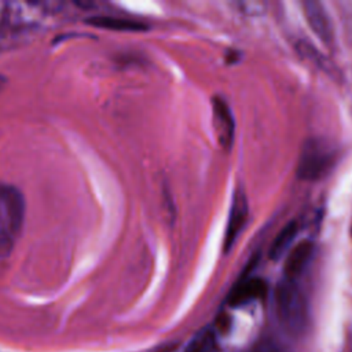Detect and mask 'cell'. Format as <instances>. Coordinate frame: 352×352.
<instances>
[{"label": "cell", "mask_w": 352, "mask_h": 352, "mask_svg": "<svg viewBox=\"0 0 352 352\" xmlns=\"http://www.w3.org/2000/svg\"><path fill=\"white\" fill-rule=\"evenodd\" d=\"M274 307L276 319L286 331L292 334L304 331L308 322V305L294 279L283 278L276 285Z\"/></svg>", "instance_id": "obj_1"}, {"label": "cell", "mask_w": 352, "mask_h": 352, "mask_svg": "<svg viewBox=\"0 0 352 352\" xmlns=\"http://www.w3.org/2000/svg\"><path fill=\"white\" fill-rule=\"evenodd\" d=\"M25 198L11 184L0 183V257L14 249L25 220Z\"/></svg>", "instance_id": "obj_2"}, {"label": "cell", "mask_w": 352, "mask_h": 352, "mask_svg": "<svg viewBox=\"0 0 352 352\" xmlns=\"http://www.w3.org/2000/svg\"><path fill=\"white\" fill-rule=\"evenodd\" d=\"M338 148L327 139L311 138L300 151L297 161V176L301 180L314 182L324 177L336 166Z\"/></svg>", "instance_id": "obj_3"}, {"label": "cell", "mask_w": 352, "mask_h": 352, "mask_svg": "<svg viewBox=\"0 0 352 352\" xmlns=\"http://www.w3.org/2000/svg\"><path fill=\"white\" fill-rule=\"evenodd\" d=\"M249 216V204L248 197L243 191V188H235L232 194V202L230 206L228 213V221L224 232V241H223V250L224 253H228L232 246L235 245L238 236L241 235L242 230L246 226Z\"/></svg>", "instance_id": "obj_4"}, {"label": "cell", "mask_w": 352, "mask_h": 352, "mask_svg": "<svg viewBox=\"0 0 352 352\" xmlns=\"http://www.w3.org/2000/svg\"><path fill=\"white\" fill-rule=\"evenodd\" d=\"M212 120L219 144L228 151L235 139V120L230 104L221 96L212 98Z\"/></svg>", "instance_id": "obj_5"}, {"label": "cell", "mask_w": 352, "mask_h": 352, "mask_svg": "<svg viewBox=\"0 0 352 352\" xmlns=\"http://www.w3.org/2000/svg\"><path fill=\"white\" fill-rule=\"evenodd\" d=\"M301 7L312 32L322 43H324L326 45H331L334 43V30L324 6L319 1L308 0L301 3Z\"/></svg>", "instance_id": "obj_6"}, {"label": "cell", "mask_w": 352, "mask_h": 352, "mask_svg": "<svg viewBox=\"0 0 352 352\" xmlns=\"http://www.w3.org/2000/svg\"><path fill=\"white\" fill-rule=\"evenodd\" d=\"M267 292V283L257 276L242 278L231 290L228 302L234 307L249 304L261 298Z\"/></svg>", "instance_id": "obj_7"}, {"label": "cell", "mask_w": 352, "mask_h": 352, "mask_svg": "<svg viewBox=\"0 0 352 352\" xmlns=\"http://www.w3.org/2000/svg\"><path fill=\"white\" fill-rule=\"evenodd\" d=\"M314 242L304 239L292 248L285 260V278L296 279L308 265L314 256Z\"/></svg>", "instance_id": "obj_8"}, {"label": "cell", "mask_w": 352, "mask_h": 352, "mask_svg": "<svg viewBox=\"0 0 352 352\" xmlns=\"http://www.w3.org/2000/svg\"><path fill=\"white\" fill-rule=\"evenodd\" d=\"M85 23L98 29L116 30V32H143L148 29V25L114 15H92L85 19Z\"/></svg>", "instance_id": "obj_9"}, {"label": "cell", "mask_w": 352, "mask_h": 352, "mask_svg": "<svg viewBox=\"0 0 352 352\" xmlns=\"http://www.w3.org/2000/svg\"><path fill=\"white\" fill-rule=\"evenodd\" d=\"M298 232V224L297 221H289L286 226H283V228L278 232V235L275 236V239L272 241L270 250H268V256L272 260H278L286 252H289L296 235Z\"/></svg>", "instance_id": "obj_10"}, {"label": "cell", "mask_w": 352, "mask_h": 352, "mask_svg": "<svg viewBox=\"0 0 352 352\" xmlns=\"http://www.w3.org/2000/svg\"><path fill=\"white\" fill-rule=\"evenodd\" d=\"M216 346L214 331L209 327L201 330L195 337L188 342L186 352H213Z\"/></svg>", "instance_id": "obj_11"}, {"label": "cell", "mask_w": 352, "mask_h": 352, "mask_svg": "<svg viewBox=\"0 0 352 352\" xmlns=\"http://www.w3.org/2000/svg\"><path fill=\"white\" fill-rule=\"evenodd\" d=\"M249 352H282L280 346L271 338H263L257 341Z\"/></svg>", "instance_id": "obj_12"}, {"label": "cell", "mask_w": 352, "mask_h": 352, "mask_svg": "<svg viewBox=\"0 0 352 352\" xmlns=\"http://www.w3.org/2000/svg\"><path fill=\"white\" fill-rule=\"evenodd\" d=\"M4 82H6V78L3 77V76H0V89L3 88V85H4Z\"/></svg>", "instance_id": "obj_13"}]
</instances>
